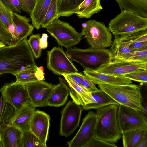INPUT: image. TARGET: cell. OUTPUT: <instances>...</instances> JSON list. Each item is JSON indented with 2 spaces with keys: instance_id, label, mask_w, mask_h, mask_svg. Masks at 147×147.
<instances>
[{
  "instance_id": "obj_1",
  "label": "cell",
  "mask_w": 147,
  "mask_h": 147,
  "mask_svg": "<svg viewBox=\"0 0 147 147\" xmlns=\"http://www.w3.org/2000/svg\"><path fill=\"white\" fill-rule=\"evenodd\" d=\"M36 66L27 38L16 45L0 48V75L13 74Z\"/></svg>"
},
{
  "instance_id": "obj_2",
  "label": "cell",
  "mask_w": 147,
  "mask_h": 147,
  "mask_svg": "<svg viewBox=\"0 0 147 147\" xmlns=\"http://www.w3.org/2000/svg\"><path fill=\"white\" fill-rule=\"evenodd\" d=\"M119 105H110L96 109L95 138L113 143L121 138L122 132L117 118Z\"/></svg>"
},
{
  "instance_id": "obj_3",
  "label": "cell",
  "mask_w": 147,
  "mask_h": 147,
  "mask_svg": "<svg viewBox=\"0 0 147 147\" xmlns=\"http://www.w3.org/2000/svg\"><path fill=\"white\" fill-rule=\"evenodd\" d=\"M100 89L111 97L119 105L141 111L146 115L147 111L144 106V101L140 87L135 84L114 85L105 83L97 84Z\"/></svg>"
},
{
  "instance_id": "obj_4",
  "label": "cell",
  "mask_w": 147,
  "mask_h": 147,
  "mask_svg": "<svg viewBox=\"0 0 147 147\" xmlns=\"http://www.w3.org/2000/svg\"><path fill=\"white\" fill-rule=\"evenodd\" d=\"M65 52L72 61L77 62L84 68L94 71L112 60L109 50L90 47L81 49L76 47L67 49Z\"/></svg>"
},
{
  "instance_id": "obj_5",
  "label": "cell",
  "mask_w": 147,
  "mask_h": 147,
  "mask_svg": "<svg viewBox=\"0 0 147 147\" xmlns=\"http://www.w3.org/2000/svg\"><path fill=\"white\" fill-rule=\"evenodd\" d=\"M108 28L115 37L129 35L147 29V18L133 12L121 11L110 21Z\"/></svg>"
},
{
  "instance_id": "obj_6",
  "label": "cell",
  "mask_w": 147,
  "mask_h": 147,
  "mask_svg": "<svg viewBox=\"0 0 147 147\" xmlns=\"http://www.w3.org/2000/svg\"><path fill=\"white\" fill-rule=\"evenodd\" d=\"M86 22V25L82 28L81 33L91 47L105 49L111 46L113 42L112 34L103 23L94 20Z\"/></svg>"
},
{
  "instance_id": "obj_7",
  "label": "cell",
  "mask_w": 147,
  "mask_h": 147,
  "mask_svg": "<svg viewBox=\"0 0 147 147\" xmlns=\"http://www.w3.org/2000/svg\"><path fill=\"white\" fill-rule=\"evenodd\" d=\"M56 18L46 28L50 35L54 38L59 45L67 49L79 43L83 36L68 23Z\"/></svg>"
},
{
  "instance_id": "obj_8",
  "label": "cell",
  "mask_w": 147,
  "mask_h": 147,
  "mask_svg": "<svg viewBox=\"0 0 147 147\" xmlns=\"http://www.w3.org/2000/svg\"><path fill=\"white\" fill-rule=\"evenodd\" d=\"M146 115L141 111L119 104L117 118L122 132L147 128Z\"/></svg>"
},
{
  "instance_id": "obj_9",
  "label": "cell",
  "mask_w": 147,
  "mask_h": 147,
  "mask_svg": "<svg viewBox=\"0 0 147 147\" xmlns=\"http://www.w3.org/2000/svg\"><path fill=\"white\" fill-rule=\"evenodd\" d=\"M47 67L57 75H67L78 71L62 48L54 47L47 51Z\"/></svg>"
},
{
  "instance_id": "obj_10",
  "label": "cell",
  "mask_w": 147,
  "mask_h": 147,
  "mask_svg": "<svg viewBox=\"0 0 147 147\" xmlns=\"http://www.w3.org/2000/svg\"><path fill=\"white\" fill-rule=\"evenodd\" d=\"M3 100L14 108L15 111L30 103L26 86L15 82L5 84L0 89Z\"/></svg>"
},
{
  "instance_id": "obj_11",
  "label": "cell",
  "mask_w": 147,
  "mask_h": 147,
  "mask_svg": "<svg viewBox=\"0 0 147 147\" xmlns=\"http://www.w3.org/2000/svg\"><path fill=\"white\" fill-rule=\"evenodd\" d=\"M82 106L69 101L63 109L61 120L60 134L67 137L73 133L78 126Z\"/></svg>"
},
{
  "instance_id": "obj_12",
  "label": "cell",
  "mask_w": 147,
  "mask_h": 147,
  "mask_svg": "<svg viewBox=\"0 0 147 147\" xmlns=\"http://www.w3.org/2000/svg\"><path fill=\"white\" fill-rule=\"evenodd\" d=\"M97 120L96 113L88 112L84 118L78 131L70 141L67 142L69 147H84L95 137Z\"/></svg>"
},
{
  "instance_id": "obj_13",
  "label": "cell",
  "mask_w": 147,
  "mask_h": 147,
  "mask_svg": "<svg viewBox=\"0 0 147 147\" xmlns=\"http://www.w3.org/2000/svg\"><path fill=\"white\" fill-rule=\"evenodd\" d=\"M142 70H147V62L112 60L95 71L113 75L124 76Z\"/></svg>"
},
{
  "instance_id": "obj_14",
  "label": "cell",
  "mask_w": 147,
  "mask_h": 147,
  "mask_svg": "<svg viewBox=\"0 0 147 147\" xmlns=\"http://www.w3.org/2000/svg\"><path fill=\"white\" fill-rule=\"evenodd\" d=\"M25 85L31 103L36 107L47 106L48 99L56 85L44 80Z\"/></svg>"
},
{
  "instance_id": "obj_15",
  "label": "cell",
  "mask_w": 147,
  "mask_h": 147,
  "mask_svg": "<svg viewBox=\"0 0 147 147\" xmlns=\"http://www.w3.org/2000/svg\"><path fill=\"white\" fill-rule=\"evenodd\" d=\"M50 117L45 112L36 110L32 120L30 130L38 138L45 147L50 126Z\"/></svg>"
},
{
  "instance_id": "obj_16",
  "label": "cell",
  "mask_w": 147,
  "mask_h": 147,
  "mask_svg": "<svg viewBox=\"0 0 147 147\" xmlns=\"http://www.w3.org/2000/svg\"><path fill=\"white\" fill-rule=\"evenodd\" d=\"M13 19L14 28L12 34L11 45H16L27 38L32 34L34 29L33 26L29 23L30 19L26 16L13 12Z\"/></svg>"
},
{
  "instance_id": "obj_17",
  "label": "cell",
  "mask_w": 147,
  "mask_h": 147,
  "mask_svg": "<svg viewBox=\"0 0 147 147\" xmlns=\"http://www.w3.org/2000/svg\"><path fill=\"white\" fill-rule=\"evenodd\" d=\"M35 108L31 103L22 106L15 112L8 123L22 132L30 130L31 121L36 111Z\"/></svg>"
},
{
  "instance_id": "obj_18",
  "label": "cell",
  "mask_w": 147,
  "mask_h": 147,
  "mask_svg": "<svg viewBox=\"0 0 147 147\" xmlns=\"http://www.w3.org/2000/svg\"><path fill=\"white\" fill-rule=\"evenodd\" d=\"M22 132L8 123L0 124V141L2 147H21Z\"/></svg>"
},
{
  "instance_id": "obj_19",
  "label": "cell",
  "mask_w": 147,
  "mask_h": 147,
  "mask_svg": "<svg viewBox=\"0 0 147 147\" xmlns=\"http://www.w3.org/2000/svg\"><path fill=\"white\" fill-rule=\"evenodd\" d=\"M83 73L91 79L95 84L105 83L114 85H126L132 83V80L124 76H115L101 73L84 68Z\"/></svg>"
},
{
  "instance_id": "obj_20",
  "label": "cell",
  "mask_w": 147,
  "mask_h": 147,
  "mask_svg": "<svg viewBox=\"0 0 147 147\" xmlns=\"http://www.w3.org/2000/svg\"><path fill=\"white\" fill-rule=\"evenodd\" d=\"M59 83L56 85L48 99L47 106L58 107L66 102L70 93L68 83L62 78H59Z\"/></svg>"
},
{
  "instance_id": "obj_21",
  "label": "cell",
  "mask_w": 147,
  "mask_h": 147,
  "mask_svg": "<svg viewBox=\"0 0 147 147\" xmlns=\"http://www.w3.org/2000/svg\"><path fill=\"white\" fill-rule=\"evenodd\" d=\"M62 75L68 84L70 88L69 94L74 102L82 106L92 103L91 92L74 82L65 75Z\"/></svg>"
},
{
  "instance_id": "obj_22",
  "label": "cell",
  "mask_w": 147,
  "mask_h": 147,
  "mask_svg": "<svg viewBox=\"0 0 147 147\" xmlns=\"http://www.w3.org/2000/svg\"><path fill=\"white\" fill-rule=\"evenodd\" d=\"M121 11L133 12L147 18V0H116Z\"/></svg>"
},
{
  "instance_id": "obj_23",
  "label": "cell",
  "mask_w": 147,
  "mask_h": 147,
  "mask_svg": "<svg viewBox=\"0 0 147 147\" xmlns=\"http://www.w3.org/2000/svg\"><path fill=\"white\" fill-rule=\"evenodd\" d=\"M52 0H36L34 7L30 13L32 25L37 30L41 27Z\"/></svg>"
},
{
  "instance_id": "obj_24",
  "label": "cell",
  "mask_w": 147,
  "mask_h": 147,
  "mask_svg": "<svg viewBox=\"0 0 147 147\" xmlns=\"http://www.w3.org/2000/svg\"><path fill=\"white\" fill-rule=\"evenodd\" d=\"M102 9L100 0H84L77 9L75 14L79 18H88Z\"/></svg>"
},
{
  "instance_id": "obj_25",
  "label": "cell",
  "mask_w": 147,
  "mask_h": 147,
  "mask_svg": "<svg viewBox=\"0 0 147 147\" xmlns=\"http://www.w3.org/2000/svg\"><path fill=\"white\" fill-rule=\"evenodd\" d=\"M131 42L128 35L115 36L109 49L112 60L133 51L129 47Z\"/></svg>"
},
{
  "instance_id": "obj_26",
  "label": "cell",
  "mask_w": 147,
  "mask_h": 147,
  "mask_svg": "<svg viewBox=\"0 0 147 147\" xmlns=\"http://www.w3.org/2000/svg\"><path fill=\"white\" fill-rule=\"evenodd\" d=\"M91 94L92 103L87 104L83 106L84 110L97 109L108 105L119 104L109 95L100 89L98 91L91 92Z\"/></svg>"
},
{
  "instance_id": "obj_27",
  "label": "cell",
  "mask_w": 147,
  "mask_h": 147,
  "mask_svg": "<svg viewBox=\"0 0 147 147\" xmlns=\"http://www.w3.org/2000/svg\"><path fill=\"white\" fill-rule=\"evenodd\" d=\"M84 0H56L57 17H68L75 13Z\"/></svg>"
},
{
  "instance_id": "obj_28",
  "label": "cell",
  "mask_w": 147,
  "mask_h": 147,
  "mask_svg": "<svg viewBox=\"0 0 147 147\" xmlns=\"http://www.w3.org/2000/svg\"><path fill=\"white\" fill-rule=\"evenodd\" d=\"M147 133V128L122 132L124 147H136L141 138Z\"/></svg>"
},
{
  "instance_id": "obj_29",
  "label": "cell",
  "mask_w": 147,
  "mask_h": 147,
  "mask_svg": "<svg viewBox=\"0 0 147 147\" xmlns=\"http://www.w3.org/2000/svg\"><path fill=\"white\" fill-rule=\"evenodd\" d=\"M38 67L37 66L27 69L13 74L16 78V83L25 85L38 81L35 74Z\"/></svg>"
},
{
  "instance_id": "obj_30",
  "label": "cell",
  "mask_w": 147,
  "mask_h": 147,
  "mask_svg": "<svg viewBox=\"0 0 147 147\" xmlns=\"http://www.w3.org/2000/svg\"><path fill=\"white\" fill-rule=\"evenodd\" d=\"M13 12L0 0V19L12 34L14 28L13 19Z\"/></svg>"
},
{
  "instance_id": "obj_31",
  "label": "cell",
  "mask_w": 147,
  "mask_h": 147,
  "mask_svg": "<svg viewBox=\"0 0 147 147\" xmlns=\"http://www.w3.org/2000/svg\"><path fill=\"white\" fill-rule=\"evenodd\" d=\"M116 61L147 62V49L138 51H132L127 54L113 59Z\"/></svg>"
},
{
  "instance_id": "obj_32",
  "label": "cell",
  "mask_w": 147,
  "mask_h": 147,
  "mask_svg": "<svg viewBox=\"0 0 147 147\" xmlns=\"http://www.w3.org/2000/svg\"><path fill=\"white\" fill-rule=\"evenodd\" d=\"M15 112L13 107L6 102L1 96L0 98V124L8 123Z\"/></svg>"
},
{
  "instance_id": "obj_33",
  "label": "cell",
  "mask_w": 147,
  "mask_h": 147,
  "mask_svg": "<svg viewBox=\"0 0 147 147\" xmlns=\"http://www.w3.org/2000/svg\"><path fill=\"white\" fill-rule=\"evenodd\" d=\"M21 147H45L38 138L30 130L22 132Z\"/></svg>"
},
{
  "instance_id": "obj_34",
  "label": "cell",
  "mask_w": 147,
  "mask_h": 147,
  "mask_svg": "<svg viewBox=\"0 0 147 147\" xmlns=\"http://www.w3.org/2000/svg\"><path fill=\"white\" fill-rule=\"evenodd\" d=\"M56 0H52L45 18L41 25L42 28H46L57 18Z\"/></svg>"
},
{
  "instance_id": "obj_35",
  "label": "cell",
  "mask_w": 147,
  "mask_h": 147,
  "mask_svg": "<svg viewBox=\"0 0 147 147\" xmlns=\"http://www.w3.org/2000/svg\"><path fill=\"white\" fill-rule=\"evenodd\" d=\"M40 34H37L32 35L28 40L34 57L36 59L39 58L41 55L42 49L40 43Z\"/></svg>"
},
{
  "instance_id": "obj_36",
  "label": "cell",
  "mask_w": 147,
  "mask_h": 147,
  "mask_svg": "<svg viewBox=\"0 0 147 147\" xmlns=\"http://www.w3.org/2000/svg\"><path fill=\"white\" fill-rule=\"evenodd\" d=\"M82 86L89 92H92L99 90L94 82L89 78L81 72H77Z\"/></svg>"
},
{
  "instance_id": "obj_37",
  "label": "cell",
  "mask_w": 147,
  "mask_h": 147,
  "mask_svg": "<svg viewBox=\"0 0 147 147\" xmlns=\"http://www.w3.org/2000/svg\"><path fill=\"white\" fill-rule=\"evenodd\" d=\"M125 78L131 80L142 83L147 82V70H142L128 74L124 76Z\"/></svg>"
},
{
  "instance_id": "obj_38",
  "label": "cell",
  "mask_w": 147,
  "mask_h": 147,
  "mask_svg": "<svg viewBox=\"0 0 147 147\" xmlns=\"http://www.w3.org/2000/svg\"><path fill=\"white\" fill-rule=\"evenodd\" d=\"M12 34L0 19V40L6 45H10Z\"/></svg>"
},
{
  "instance_id": "obj_39",
  "label": "cell",
  "mask_w": 147,
  "mask_h": 147,
  "mask_svg": "<svg viewBox=\"0 0 147 147\" xmlns=\"http://www.w3.org/2000/svg\"><path fill=\"white\" fill-rule=\"evenodd\" d=\"M115 143H111L95 137L93 138L84 147H117Z\"/></svg>"
},
{
  "instance_id": "obj_40",
  "label": "cell",
  "mask_w": 147,
  "mask_h": 147,
  "mask_svg": "<svg viewBox=\"0 0 147 147\" xmlns=\"http://www.w3.org/2000/svg\"><path fill=\"white\" fill-rule=\"evenodd\" d=\"M128 36L131 42H147V30L140 31Z\"/></svg>"
},
{
  "instance_id": "obj_41",
  "label": "cell",
  "mask_w": 147,
  "mask_h": 147,
  "mask_svg": "<svg viewBox=\"0 0 147 147\" xmlns=\"http://www.w3.org/2000/svg\"><path fill=\"white\" fill-rule=\"evenodd\" d=\"M1 0L13 12L17 13H20L21 12L22 8L20 3L18 0Z\"/></svg>"
},
{
  "instance_id": "obj_42",
  "label": "cell",
  "mask_w": 147,
  "mask_h": 147,
  "mask_svg": "<svg viewBox=\"0 0 147 147\" xmlns=\"http://www.w3.org/2000/svg\"><path fill=\"white\" fill-rule=\"evenodd\" d=\"M22 10L30 13L35 5L36 0H18Z\"/></svg>"
},
{
  "instance_id": "obj_43",
  "label": "cell",
  "mask_w": 147,
  "mask_h": 147,
  "mask_svg": "<svg viewBox=\"0 0 147 147\" xmlns=\"http://www.w3.org/2000/svg\"><path fill=\"white\" fill-rule=\"evenodd\" d=\"M129 47L133 51L147 49V42H131L130 43Z\"/></svg>"
},
{
  "instance_id": "obj_44",
  "label": "cell",
  "mask_w": 147,
  "mask_h": 147,
  "mask_svg": "<svg viewBox=\"0 0 147 147\" xmlns=\"http://www.w3.org/2000/svg\"><path fill=\"white\" fill-rule=\"evenodd\" d=\"M48 37V36L46 34L43 33L42 34L40 40V46L42 49H45L47 47Z\"/></svg>"
},
{
  "instance_id": "obj_45",
  "label": "cell",
  "mask_w": 147,
  "mask_h": 147,
  "mask_svg": "<svg viewBox=\"0 0 147 147\" xmlns=\"http://www.w3.org/2000/svg\"><path fill=\"white\" fill-rule=\"evenodd\" d=\"M43 71V67L41 66L37 68L35 72V75L38 81H42L45 80L44 73Z\"/></svg>"
},
{
  "instance_id": "obj_46",
  "label": "cell",
  "mask_w": 147,
  "mask_h": 147,
  "mask_svg": "<svg viewBox=\"0 0 147 147\" xmlns=\"http://www.w3.org/2000/svg\"><path fill=\"white\" fill-rule=\"evenodd\" d=\"M66 76L75 83L82 86L80 78L77 72L70 74Z\"/></svg>"
},
{
  "instance_id": "obj_47",
  "label": "cell",
  "mask_w": 147,
  "mask_h": 147,
  "mask_svg": "<svg viewBox=\"0 0 147 147\" xmlns=\"http://www.w3.org/2000/svg\"><path fill=\"white\" fill-rule=\"evenodd\" d=\"M136 147H147V133L141 138Z\"/></svg>"
},
{
  "instance_id": "obj_48",
  "label": "cell",
  "mask_w": 147,
  "mask_h": 147,
  "mask_svg": "<svg viewBox=\"0 0 147 147\" xmlns=\"http://www.w3.org/2000/svg\"><path fill=\"white\" fill-rule=\"evenodd\" d=\"M5 45H6L0 40V48L5 46Z\"/></svg>"
},
{
  "instance_id": "obj_49",
  "label": "cell",
  "mask_w": 147,
  "mask_h": 147,
  "mask_svg": "<svg viewBox=\"0 0 147 147\" xmlns=\"http://www.w3.org/2000/svg\"><path fill=\"white\" fill-rule=\"evenodd\" d=\"M1 146V142H0V147Z\"/></svg>"
},
{
  "instance_id": "obj_50",
  "label": "cell",
  "mask_w": 147,
  "mask_h": 147,
  "mask_svg": "<svg viewBox=\"0 0 147 147\" xmlns=\"http://www.w3.org/2000/svg\"></svg>"
}]
</instances>
